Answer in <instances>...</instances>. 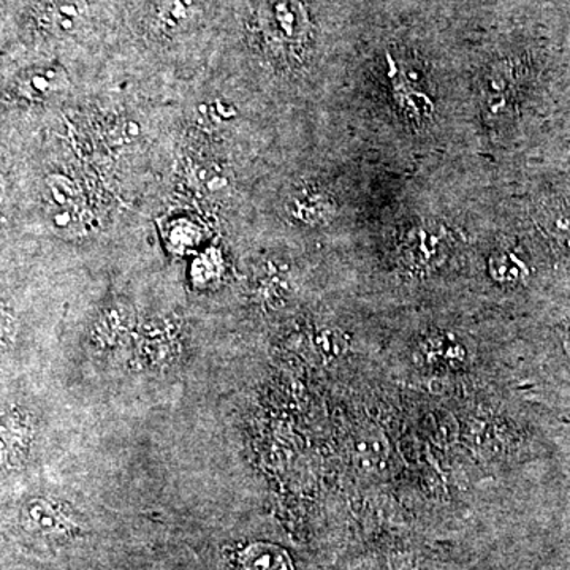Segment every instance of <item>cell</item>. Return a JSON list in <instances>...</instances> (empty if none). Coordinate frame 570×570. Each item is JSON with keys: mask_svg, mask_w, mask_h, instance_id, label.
<instances>
[{"mask_svg": "<svg viewBox=\"0 0 570 570\" xmlns=\"http://www.w3.org/2000/svg\"><path fill=\"white\" fill-rule=\"evenodd\" d=\"M568 346H569V349H570V334H569V338H568Z\"/></svg>", "mask_w": 570, "mask_h": 570, "instance_id": "7c38bea8", "label": "cell"}, {"mask_svg": "<svg viewBox=\"0 0 570 570\" xmlns=\"http://www.w3.org/2000/svg\"><path fill=\"white\" fill-rule=\"evenodd\" d=\"M244 570H293L289 554L273 543L257 542L240 554Z\"/></svg>", "mask_w": 570, "mask_h": 570, "instance_id": "8992f818", "label": "cell"}, {"mask_svg": "<svg viewBox=\"0 0 570 570\" xmlns=\"http://www.w3.org/2000/svg\"><path fill=\"white\" fill-rule=\"evenodd\" d=\"M190 20V9L186 0H167L158 13L160 31L173 33L184 28Z\"/></svg>", "mask_w": 570, "mask_h": 570, "instance_id": "ba28073f", "label": "cell"}, {"mask_svg": "<svg viewBox=\"0 0 570 570\" xmlns=\"http://www.w3.org/2000/svg\"><path fill=\"white\" fill-rule=\"evenodd\" d=\"M490 273L497 281L517 282L527 278L528 270L517 256L501 252L490 260Z\"/></svg>", "mask_w": 570, "mask_h": 570, "instance_id": "52a82bcc", "label": "cell"}, {"mask_svg": "<svg viewBox=\"0 0 570 570\" xmlns=\"http://www.w3.org/2000/svg\"><path fill=\"white\" fill-rule=\"evenodd\" d=\"M22 518L29 531L42 538H58V536L69 534V529H72V524L67 523L62 513L43 499H33L28 502Z\"/></svg>", "mask_w": 570, "mask_h": 570, "instance_id": "7a4b0ae2", "label": "cell"}, {"mask_svg": "<svg viewBox=\"0 0 570 570\" xmlns=\"http://www.w3.org/2000/svg\"><path fill=\"white\" fill-rule=\"evenodd\" d=\"M259 28L270 47L298 44L308 31V18L296 0H270L259 13Z\"/></svg>", "mask_w": 570, "mask_h": 570, "instance_id": "6da1fadb", "label": "cell"}, {"mask_svg": "<svg viewBox=\"0 0 570 570\" xmlns=\"http://www.w3.org/2000/svg\"><path fill=\"white\" fill-rule=\"evenodd\" d=\"M293 201H296L293 204H296L297 218L307 222L326 218L328 207H330L326 197L319 192H304L303 196H297Z\"/></svg>", "mask_w": 570, "mask_h": 570, "instance_id": "30bf717a", "label": "cell"}, {"mask_svg": "<svg viewBox=\"0 0 570 570\" xmlns=\"http://www.w3.org/2000/svg\"><path fill=\"white\" fill-rule=\"evenodd\" d=\"M62 84V74L58 70L42 69L31 70L18 78L14 86L18 99L29 100V102H42L54 92H58Z\"/></svg>", "mask_w": 570, "mask_h": 570, "instance_id": "5b68a950", "label": "cell"}, {"mask_svg": "<svg viewBox=\"0 0 570 570\" xmlns=\"http://www.w3.org/2000/svg\"><path fill=\"white\" fill-rule=\"evenodd\" d=\"M428 364L439 368H460L468 359L466 348L452 334L441 333L428 338L422 346Z\"/></svg>", "mask_w": 570, "mask_h": 570, "instance_id": "277c9868", "label": "cell"}, {"mask_svg": "<svg viewBox=\"0 0 570 570\" xmlns=\"http://www.w3.org/2000/svg\"><path fill=\"white\" fill-rule=\"evenodd\" d=\"M438 246H441V237L430 230L419 229L412 237L411 259L416 263H433L439 259Z\"/></svg>", "mask_w": 570, "mask_h": 570, "instance_id": "9c48e42d", "label": "cell"}, {"mask_svg": "<svg viewBox=\"0 0 570 570\" xmlns=\"http://www.w3.org/2000/svg\"><path fill=\"white\" fill-rule=\"evenodd\" d=\"M83 18V7L72 0H48L37 10V26L48 33L72 32Z\"/></svg>", "mask_w": 570, "mask_h": 570, "instance_id": "3957f363", "label": "cell"}, {"mask_svg": "<svg viewBox=\"0 0 570 570\" xmlns=\"http://www.w3.org/2000/svg\"><path fill=\"white\" fill-rule=\"evenodd\" d=\"M551 233L564 248L570 249V212L562 211L551 221Z\"/></svg>", "mask_w": 570, "mask_h": 570, "instance_id": "8fae6325", "label": "cell"}]
</instances>
